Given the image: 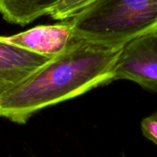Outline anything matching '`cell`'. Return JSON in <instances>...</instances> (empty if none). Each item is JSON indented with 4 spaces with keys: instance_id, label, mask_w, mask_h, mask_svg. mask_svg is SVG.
I'll use <instances>...</instances> for the list:
<instances>
[{
    "instance_id": "5b68a950",
    "label": "cell",
    "mask_w": 157,
    "mask_h": 157,
    "mask_svg": "<svg viewBox=\"0 0 157 157\" xmlns=\"http://www.w3.org/2000/svg\"><path fill=\"white\" fill-rule=\"evenodd\" d=\"M52 58L0 40V96L21 83Z\"/></svg>"
},
{
    "instance_id": "8992f818",
    "label": "cell",
    "mask_w": 157,
    "mask_h": 157,
    "mask_svg": "<svg viewBox=\"0 0 157 157\" xmlns=\"http://www.w3.org/2000/svg\"><path fill=\"white\" fill-rule=\"evenodd\" d=\"M62 0H0V14L10 24L26 26L48 13Z\"/></svg>"
},
{
    "instance_id": "9c48e42d",
    "label": "cell",
    "mask_w": 157,
    "mask_h": 157,
    "mask_svg": "<svg viewBox=\"0 0 157 157\" xmlns=\"http://www.w3.org/2000/svg\"><path fill=\"white\" fill-rule=\"evenodd\" d=\"M0 108H1V105H0Z\"/></svg>"
},
{
    "instance_id": "7a4b0ae2",
    "label": "cell",
    "mask_w": 157,
    "mask_h": 157,
    "mask_svg": "<svg viewBox=\"0 0 157 157\" xmlns=\"http://www.w3.org/2000/svg\"><path fill=\"white\" fill-rule=\"evenodd\" d=\"M68 20L75 35L121 48L157 31V0H97Z\"/></svg>"
},
{
    "instance_id": "ba28073f",
    "label": "cell",
    "mask_w": 157,
    "mask_h": 157,
    "mask_svg": "<svg viewBox=\"0 0 157 157\" xmlns=\"http://www.w3.org/2000/svg\"><path fill=\"white\" fill-rule=\"evenodd\" d=\"M144 136L157 145V112L144 118L141 122Z\"/></svg>"
},
{
    "instance_id": "52a82bcc",
    "label": "cell",
    "mask_w": 157,
    "mask_h": 157,
    "mask_svg": "<svg viewBox=\"0 0 157 157\" xmlns=\"http://www.w3.org/2000/svg\"><path fill=\"white\" fill-rule=\"evenodd\" d=\"M95 1L97 0H62L48 13L47 16L59 21L69 19Z\"/></svg>"
},
{
    "instance_id": "6da1fadb",
    "label": "cell",
    "mask_w": 157,
    "mask_h": 157,
    "mask_svg": "<svg viewBox=\"0 0 157 157\" xmlns=\"http://www.w3.org/2000/svg\"><path fill=\"white\" fill-rule=\"evenodd\" d=\"M121 48L73 34L60 53L0 96V117L26 124L41 109L113 82Z\"/></svg>"
},
{
    "instance_id": "277c9868",
    "label": "cell",
    "mask_w": 157,
    "mask_h": 157,
    "mask_svg": "<svg viewBox=\"0 0 157 157\" xmlns=\"http://www.w3.org/2000/svg\"><path fill=\"white\" fill-rule=\"evenodd\" d=\"M68 19L52 25H40L11 36H0V40L47 56L60 53L73 37Z\"/></svg>"
},
{
    "instance_id": "3957f363",
    "label": "cell",
    "mask_w": 157,
    "mask_h": 157,
    "mask_svg": "<svg viewBox=\"0 0 157 157\" xmlns=\"http://www.w3.org/2000/svg\"><path fill=\"white\" fill-rule=\"evenodd\" d=\"M129 80L157 90V31L138 37L124 46L114 69L113 81Z\"/></svg>"
}]
</instances>
